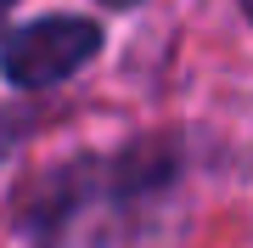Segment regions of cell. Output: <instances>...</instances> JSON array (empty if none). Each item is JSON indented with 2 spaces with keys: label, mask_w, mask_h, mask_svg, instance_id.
<instances>
[{
  "label": "cell",
  "mask_w": 253,
  "mask_h": 248,
  "mask_svg": "<svg viewBox=\"0 0 253 248\" xmlns=\"http://www.w3.org/2000/svg\"><path fill=\"white\" fill-rule=\"evenodd\" d=\"M242 6H248V17H253V0H242Z\"/></svg>",
  "instance_id": "cell-4"
},
{
  "label": "cell",
  "mask_w": 253,
  "mask_h": 248,
  "mask_svg": "<svg viewBox=\"0 0 253 248\" xmlns=\"http://www.w3.org/2000/svg\"><path fill=\"white\" fill-rule=\"evenodd\" d=\"M6 6H17V0H0V11H6Z\"/></svg>",
  "instance_id": "cell-3"
},
{
  "label": "cell",
  "mask_w": 253,
  "mask_h": 248,
  "mask_svg": "<svg viewBox=\"0 0 253 248\" xmlns=\"http://www.w3.org/2000/svg\"><path fill=\"white\" fill-rule=\"evenodd\" d=\"M101 6H135V0H101Z\"/></svg>",
  "instance_id": "cell-2"
},
{
  "label": "cell",
  "mask_w": 253,
  "mask_h": 248,
  "mask_svg": "<svg viewBox=\"0 0 253 248\" xmlns=\"http://www.w3.org/2000/svg\"><path fill=\"white\" fill-rule=\"evenodd\" d=\"M101 46V28L84 17H45V23H28L0 46V74L23 91H40V85H56L68 74H79L84 62Z\"/></svg>",
  "instance_id": "cell-1"
}]
</instances>
